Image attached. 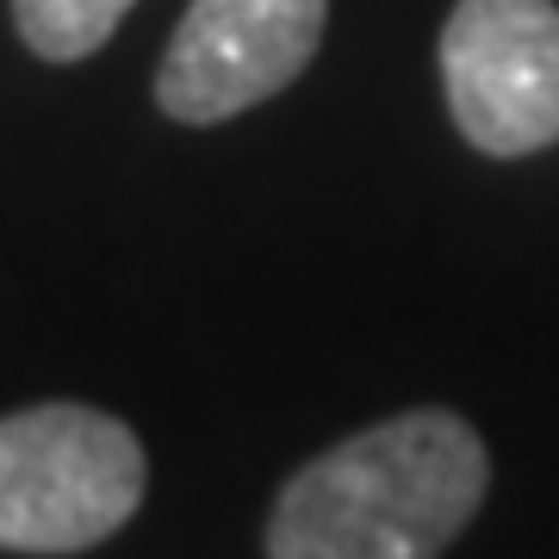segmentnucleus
Segmentation results:
<instances>
[{
    "label": "nucleus",
    "instance_id": "obj_1",
    "mask_svg": "<svg viewBox=\"0 0 559 559\" xmlns=\"http://www.w3.org/2000/svg\"><path fill=\"white\" fill-rule=\"evenodd\" d=\"M491 454L460 411H399L286 479L267 559H441L479 516Z\"/></svg>",
    "mask_w": 559,
    "mask_h": 559
},
{
    "label": "nucleus",
    "instance_id": "obj_2",
    "mask_svg": "<svg viewBox=\"0 0 559 559\" xmlns=\"http://www.w3.org/2000/svg\"><path fill=\"white\" fill-rule=\"evenodd\" d=\"M143 485V441L112 411H13L0 417V554H87L138 516Z\"/></svg>",
    "mask_w": 559,
    "mask_h": 559
},
{
    "label": "nucleus",
    "instance_id": "obj_3",
    "mask_svg": "<svg viewBox=\"0 0 559 559\" xmlns=\"http://www.w3.org/2000/svg\"><path fill=\"white\" fill-rule=\"evenodd\" d=\"M441 87L454 131L485 156H535L559 143V7L454 0L441 25Z\"/></svg>",
    "mask_w": 559,
    "mask_h": 559
},
{
    "label": "nucleus",
    "instance_id": "obj_4",
    "mask_svg": "<svg viewBox=\"0 0 559 559\" xmlns=\"http://www.w3.org/2000/svg\"><path fill=\"white\" fill-rule=\"evenodd\" d=\"M330 0H193L156 69V106L175 124H224L274 100L318 57Z\"/></svg>",
    "mask_w": 559,
    "mask_h": 559
},
{
    "label": "nucleus",
    "instance_id": "obj_5",
    "mask_svg": "<svg viewBox=\"0 0 559 559\" xmlns=\"http://www.w3.org/2000/svg\"><path fill=\"white\" fill-rule=\"evenodd\" d=\"M138 0H13V25L32 57L44 62H87L106 50L119 20Z\"/></svg>",
    "mask_w": 559,
    "mask_h": 559
}]
</instances>
